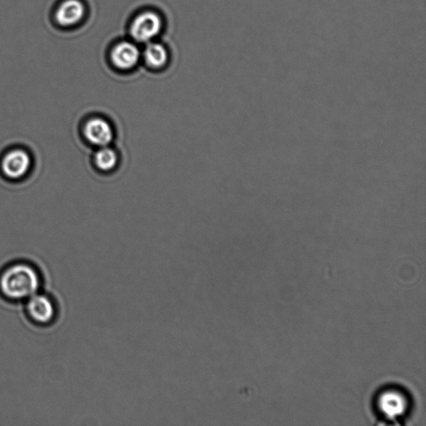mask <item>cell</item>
<instances>
[{
  "label": "cell",
  "mask_w": 426,
  "mask_h": 426,
  "mask_svg": "<svg viewBox=\"0 0 426 426\" xmlns=\"http://www.w3.org/2000/svg\"><path fill=\"white\" fill-rule=\"evenodd\" d=\"M40 274L28 263H18L0 274V293L9 300H28L40 287Z\"/></svg>",
  "instance_id": "1"
},
{
  "label": "cell",
  "mask_w": 426,
  "mask_h": 426,
  "mask_svg": "<svg viewBox=\"0 0 426 426\" xmlns=\"http://www.w3.org/2000/svg\"><path fill=\"white\" fill-rule=\"evenodd\" d=\"M36 159L25 145L9 146L0 153V176L10 183H21L30 178Z\"/></svg>",
  "instance_id": "2"
},
{
  "label": "cell",
  "mask_w": 426,
  "mask_h": 426,
  "mask_svg": "<svg viewBox=\"0 0 426 426\" xmlns=\"http://www.w3.org/2000/svg\"><path fill=\"white\" fill-rule=\"evenodd\" d=\"M82 131L88 143L96 147H106L114 140L113 127L109 121L103 118H90L84 122Z\"/></svg>",
  "instance_id": "3"
},
{
  "label": "cell",
  "mask_w": 426,
  "mask_h": 426,
  "mask_svg": "<svg viewBox=\"0 0 426 426\" xmlns=\"http://www.w3.org/2000/svg\"><path fill=\"white\" fill-rule=\"evenodd\" d=\"M162 21L156 13L147 11L138 15L131 26V36L134 40L146 43L160 33Z\"/></svg>",
  "instance_id": "4"
},
{
  "label": "cell",
  "mask_w": 426,
  "mask_h": 426,
  "mask_svg": "<svg viewBox=\"0 0 426 426\" xmlns=\"http://www.w3.org/2000/svg\"><path fill=\"white\" fill-rule=\"evenodd\" d=\"M26 310L30 319L40 325L51 323L56 315L55 305L51 299L38 293L28 299Z\"/></svg>",
  "instance_id": "5"
},
{
  "label": "cell",
  "mask_w": 426,
  "mask_h": 426,
  "mask_svg": "<svg viewBox=\"0 0 426 426\" xmlns=\"http://www.w3.org/2000/svg\"><path fill=\"white\" fill-rule=\"evenodd\" d=\"M140 52L135 44L122 42L117 44L111 53V59L115 67L121 70H129L136 66L139 60Z\"/></svg>",
  "instance_id": "6"
},
{
  "label": "cell",
  "mask_w": 426,
  "mask_h": 426,
  "mask_svg": "<svg viewBox=\"0 0 426 426\" xmlns=\"http://www.w3.org/2000/svg\"><path fill=\"white\" fill-rule=\"evenodd\" d=\"M84 14L85 8L79 0H67L57 10V22L63 26L74 25L81 21Z\"/></svg>",
  "instance_id": "7"
},
{
  "label": "cell",
  "mask_w": 426,
  "mask_h": 426,
  "mask_svg": "<svg viewBox=\"0 0 426 426\" xmlns=\"http://www.w3.org/2000/svg\"><path fill=\"white\" fill-rule=\"evenodd\" d=\"M404 405L405 401H402L401 395L398 394L389 392L382 395L381 410L386 420L395 421L401 417L405 410Z\"/></svg>",
  "instance_id": "8"
},
{
  "label": "cell",
  "mask_w": 426,
  "mask_h": 426,
  "mask_svg": "<svg viewBox=\"0 0 426 426\" xmlns=\"http://www.w3.org/2000/svg\"><path fill=\"white\" fill-rule=\"evenodd\" d=\"M94 163L96 167L102 172H110L117 167L118 156L113 148L106 147L99 148L94 155Z\"/></svg>",
  "instance_id": "9"
},
{
  "label": "cell",
  "mask_w": 426,
  "mask_h": 426,
  "mask_svg": "<svg viewBox=\"0 0 426 426\" xmlns=\"http://www.w3.org/2000/svg\"><path fill=\"white\" fill-rule=\"evenodd\" d=\"M145 62L149 67L159 68L164 66L168 61L166 49L162 44L152 43L148 45L144 52Z\"/></svg>",
  "instance_id": "10"
}]
</instances>
